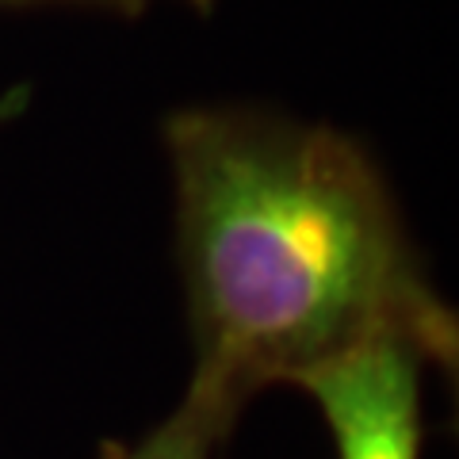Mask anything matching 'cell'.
<instances>
[{
	"label": "cell",
	"instance_id": "2",
	"mask_svg": "<svg viewBox=\"0 0 459 459\" xmlns=\"http://www.w3.org/2000/svg\"><path fill=\"white\" fill-rule=\"evenodd\" d=\"M425 364L406 341H371L303 371L295 386L318 402L337 459H418Z\"/></svg>",
	"mask_w": 459,
	"mask_h": 459
},
{
	"label": "cell",
	"instance_id": "5",
	"mask_svg": "<svg viewBox=\"0 0 459 459\" xmlns=\"http://www.w3.org/2000/svg\"><path fill=\"white\" fill-rule=\"evenodd\" d=\"M188 4H195V8H207V4H211V0H188Z\"/></svg>",
	"mask_w": 459,
	"mask_h": 459
},
{
	"label": "cell",
	"instance_id": "4",
	"mask_svg": "<svg viewBox=\"0 0 459 459\" xmlns=\"http://www.w3.org/2000/svg\"><path fill=\"white\" fill-rule=\"evenodd\" d=\"M0 4H54V0H0ZM62 4H100V8H115V12H134L146 8V0H62Z\"/></svg>",
	"mask_w": 459,
	"mask_h": 459
},
{
	"label": "cell",
	"instance_id": "3",
	"mask_svg": "<svg viewBox=\"0 0 459 459\" xmlns=\"http://www.w3.org/2000/svg\"><path fill=\"white\" fill-rule=\"evenodd\" d=\"M238 413L188 386V394L169 418L126 448H111L104 459H219Z\"/></svg>",
	"mask_w": 459,
	"mask_h": 459
},
{
	"label": "cell",
	"instance_id": "1",
	"mask_svg": "<svg viewBox=\"0 0 459 459\" xmlns=\"http://www.w3.org/2000/svg\"><path fill=\"white\" fill-rule=\"evenodd\" d=\"M165 146L192 391L238 413L261 386L371 341L455 371V314L360 142L256 108H188L165 119Z\"/></svg>",
	"mask_w": 459,
	"mask_h": 459
}]
</instances>
